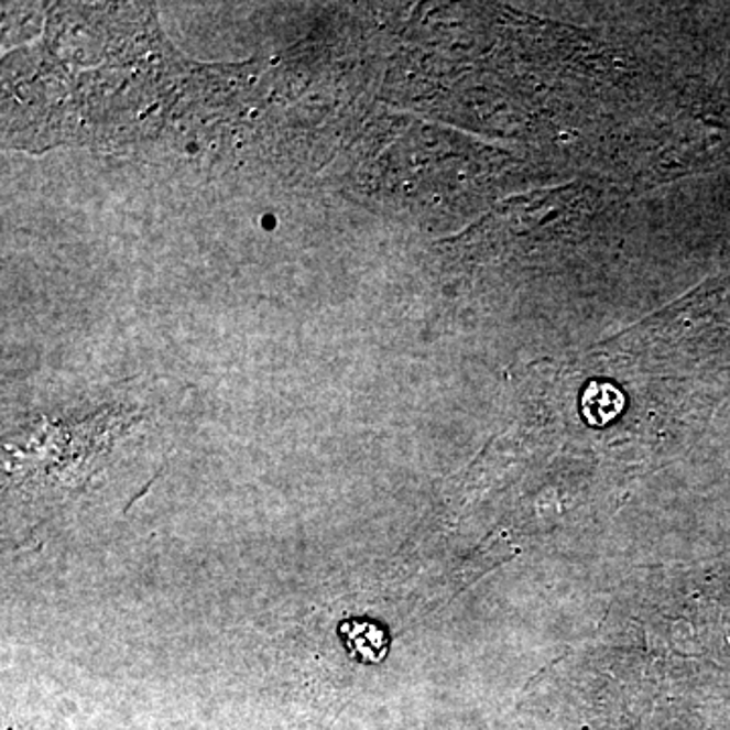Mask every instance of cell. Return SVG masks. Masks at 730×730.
Masks as SVG:
<instances>
[{"label": "cell", "instance_id": "6da1fadb", "mask_svg": "<svg viewBox=\"0 0 730 730\" xmlns=\"http://www.w3.org/2000/svg\"><path fill=\"white\" fill-rule=\"evenodd\" d=\"M623 408H625V396L615 385L607 382H592L587 385L580 402L582 416L592 426H607L613 423Z\"/></svg>", "mask_w": 730, "mask_h": 730}, {"label": "cell", "instance_id": "7a4b0ae2", "mask_svg": "<svg viewBox=\"0 0 730 730\" xmlns=\"http://www.w3.org/2000/svg\"><path fill=\"white\" fill-rule=\"evenodd\" d=\"M274 224H276V221H274V216H264V218H262V226H264V228H274Z\"/></svg>", "mask_w": 730, "mask_h": 730}]
</instances>
